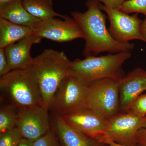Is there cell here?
<instances>
[{"label":"cell","instance_id":"3957f363","mask_svg":"<svg viewBox=\"0 0 146 146\" xmlns=\"http://www.w3.org/2000/svg\"><path fill=\"white\" fill-rule=\"evenodd\" d=\"M131 55L130 52H121L100 56H89L83 60L70 61L68 75L75 77L87 84L106 78L119 82L125 75L123 64Z\"/></svg>","mask_w":146,"mask_h":146},{"label":"cell","instance_id":"d6986e66","mask_svg":"<svg viewBox=\"0 0 146 146\" xmlns=\"http://www.w3.org/2000/svg\"><path fill=\"white\" fill-rule=\"evenodd\" d=\"M23 138L15 127L0 133V146H18Z\"/></svg>","mask_w":146,"mask_h":146},{"label":"cell","instance_id":"6da1fadb","mask_svg":"<svg viewBox=\"0 0 146 146\" xmlns=\"http://www.w3.org/2000/svg\"><path fill=\"white\" fill-rule=\"evenodd\" d=\"M97 0H88L85 12L73 11L72 17L81 28L85 41L84 56L101 52H131L135 47L133 43H121L113 39L106 28V16L102 12Z\"/></svg>","mask_w":146,"mask_h":146},{"label":"cell","instance_id":"44dd1931","mask_svg":"<svg viewBox=\"0 0 146 146\" xmlns=\"http://www.w3.org/2000/svg\"><path fill=\"white\" fill-rule=\"evenodd\" d=\"M124 111L139 116L146 115V94L139 96Z\"/></svg>","mask_w":146,"mask_h":146},{"label":"cell","instance_id":"7c38bea8","mask_svg":"<svg viewBox=\"0 0 146 146\" xmlns=\"http://www.w3.org/2000/svg\"><path fill=\"white\" fill-rule=\"evenodd\" d=\"M51 129L61 146H103L104 144L68 125L60 115L53 114Z\"/></svg>","mask_w":146,"mask_h":146},{"label":"cell","instance_id":"277c9868","mask_svg":"<svg viewBox=\"0 0 146 146\" xmlns=\"http://www.w3.org/2000/svg\"><path fill=\"white\" fill-rule=\"evenodd\" d=\"M0 89L9 103L18 109L42 106V95L31 66L11 71L1 77Z\"/></svg>","mask_w":146,"mask_h":146},{"label":"cell","instance_id":"d4e9b609","mask_svg":"<svg viewBox=\"0 0 146 146\" xmlns=\"http://www.w3.org/2000/svg\"><path fill=\"white\" fill-rule=\"evenodd\" d=\"M99 2L104 3V5L116 9H119L120 6L123 3L125 0H97Z\"/></svg>","mask_w":146,"mask_h":146},{"label":"cell","instance_id":"ffe728a7","mask_svg":"<svg viewBox=\"0 0 146 146\" xmlns=\"http://www.w3.org/2000/svg\"><path fill=\"white\" fill-rule=\"evenodd\" d=\"M118 9L127 14L143 13L146 17V0H126Z\"/></svg>","mask_w":146,"mask_h":146},{"label":"cell","instance_id":"5b68a950","mask_svg":"<svg viewBox=\"0 0 146 146\" xmlns=\"http://www.w3.org/2000/svg\"><path fill=\"white\" fill-rule=\"evenodd\" d=\"M119 81L112 78L89 84L85 108L108 120L120 110Z\"/></svg>","mask_w":146,"mask_h":146},{"label":"cell","instance_id":"f1b7e54d","mask_svg":"<svg viewBox=\"0 0 146 146\" xmlns=\"http://www.w3.org/2000/svg\"><path fill=\"white\" fill-rule=\"evenodd\" d=\"M23 0H0V5L10 4L13 3L22 1Z\"/></svg>","mask_w":146,"mask_h":146},{"label":"cell","instance_id":"4dcf8cb0","mask_svg":"<svg viewBox=\"0 0 146 146\" xmlns=\"http://www.w3.org/2000/svg\"><path fill=\"white\" fill-rule=\"evenodd\" d=\"M125 1H126V0H125Z\"/></svg>","mask_w":146,"mask_h":146},{"label":"cell","instance_id":"ba28073f","mask_svg":"<svg viewBox=\"0 0 146 146\" xmlns=\"http://www.w3.org/2000/svg\"><path fill=\"white\" fill-rule=\"evenodd\" d=\"M33 34L57 42H70L82 38L84 35L76 21L72 17H53L39 20L32 27Z\"/></svg>","mask_w":146,"mask_h":146},{"label":"cell","instance_id":"4316f807","mask_svg":"<svg viewBox=\"0 0 146 146\" xmlns=\"http://www.w3.org/2000/svg\"><path fill=\"white\" fill-rule=\"evenodd\" d=\"M101 142L102 143L105 144L107 146H125L119 145V144L114 143L112 141L106 140V139H103L102 140Z\"/></svg>","mask_w":146,"mask_h":146},{"label":"cell","instance_id":"8fae6325","mask_svg":"<svg viewBox=\"0 0 146 146\" xmlns=\"http://www.w3.org/2000/svg\"><path fill=\"white\" fill-rule=\"evenodd\" d=\"M61 117L72 127L99 142L103 137L107 127L108 120L87 108Z\"/></svg>","mask_w":146,"mask_h":146},{"label":"cell","instance_id":"30bf717a","mask_svg":"<svg viewBox=\"0 0 146 146\" xmlns=\"http://www.w3.org/2000/svg\"><path fill=\"white\" fill-rule=\"evenodd\" d=\"M15 127L24 138L36 141L51 129L48 110L42 106L18 108Z\"/></svg>","mask_w":146,"mask_h":146},{"label":"cell","instance_id":"8992f818","mask_svg":"<svg viewBox=\"0 0 146 146\" xmlns=\"http://www.w3.org/2000/svg\"><path fill=\"white\" fill-rule=\"evenodd\" d=\"M89 84L67 75L55 93L49 110L60 116L85 108Z\"/></svg>","mask_w":146,"mask_h":146},{"label":"cell","instance_id":"ac0fdd59","mask_svg":"<svg viewBox=\"0 0 146 146\" xmlns=\"http://www.w3.org/2000/svg\"><path fill=\"white\" fill-rule=\"evenodd\" d=\"M18 108L8 104L1 105L0 108V133L16 127Z\"/></svg>","mask_w":146,"mask_h":146},{"label":"cell","instance_id":"5bb4252c","mask_svg":"<svg viewBox=\"0 0 146 146\" xmlns=\"http://www.w3.org/2000/svg\"><path fill=\"white\" fill-rule=\"evenodd\" d=\"M42 39L32 34L6 47V55L11 70L30 67L33 58L31 54L32 47L40 43Z\"/></svg>","mask_w":146,"mask_h":146},{"label":"cell","instance_id":"603a6c76","mask_svg":"<svg viewBox=\"0 0 146 146\" xmlns=\"http://www.w3.org/2000/svg\"><path fill=\"white\" fill-rule=\"evenodd\" d=\"M11 71L6 55L5 48H0V77L5 75Z\"/></svg>","mask_w":146,"mask_h":146},{"label":"cell","instance_id":"cb8c5ba5","mask_svg":"<svg viewBox=\"0 0 146 146\" xmlns=\"http://www.w3.org/2000/svg\"><path fill=\"white\" fill-rule=\"evenodd\" d=\"M136 141L137 146H146V125L137 131Z\"/></svg>","mask_w":146,"mask_h":146},{"label":"cell","instance_id":"f546056e","mask_svg":"<svg viewBox=\"0 0 146 146\" xmlns=\"http://www.w3.org/2000/svg\"><path fill=\"white\" fill-rule=\"evenodd\" d=\"M103 146H106V145H105V144H104V145H103Z\"/></svg>","mask_w":146,"mask_h":146},{"label":"cell","instance_id":"e0dca14e","mask_svg":"<svg viewBox=\"0 0 146 146\" xmlns=\"http://www.w3.org/2000/svg\"><path fill=\"white\" fill-rule=\"evenodd\" d=\"M22 2L30 14L41 20L53 17L63 18V15L54 9L52 0H23Z\"/></svg>","mask_w":146,"mask_h":146},{"label":"cell","instance_id":"83f0119b","mask_svg":"<svg viewBox=\"0 0 146 146\" xmlns=\"http://www.w3.org/2000/svg\"><path fill=\"white\" fill-rule=\"evenodd\" d=\"M141 30L142 35L146 39V17L141 24Z\"/></svg>","mask_w":146,"mask_h":146},{"label":"cell","instance_id":"484cf974","mask_svg":"<svg viewBox=\"0 0 146 146\" xmlns=\"http://www.w3.org/2000/svg\"><path fill=\"white\" fill-rule=\"evenodd\" d=\"M33 141L23 138L18 146H33Z\"/></svg>","mask_w":146,"mask_h":146},{"label":"cell","instance_id":"4fadbf2b","mask_svg":"<svg viewBox=\"0 0 146 146\" xmlns=\"http://www.w3.org/2000/svg\"><path fill=\"white\" fill-rule=\"evenodd\" d=\"M120 108L124 111L127 108L146 90V71L136 68L128 73L119 85Z\"/></svg>","mask_w":146,"mask_h":146},{"label":"cell","instance_id":"7a4b0ae2","mask_svg":"<svg viewBox=\"0 0 146 146\" xmlns=\"http://www.w3.org/2000/svg\"><path fill=\"white\" fill-rule=\"evenodd\" d=\"M70 61L64 52L52 49H46L33 58L31 66L39 84L42 106L48 111L55 93L68 75Z\"/></svg>","mask_w":146,"mask_h":146},{"label":"cell","instance_id":"9a60e30c","mask_svg":"<svg viewBox=\"0 0 146 146\" xmlns=\"http://www.w3.org/2000/svg\"><path fill=\"white\" fill-rule=\"evenodd\" d=\"M33 34L30 27L13 23L0 18V48H5Z\"/></svg>","mask_w":146,"mask_h":146},{"label":"cell","instance_id":"52a82bcc","mask_svg":"<svg viewBox=\"0 0 146 146\" xmlns=\"http://www.w3.org/2000/svg\"><path fill=\"white\" fill-rule=\"evenodd\" d=\"M146 125V115L139 116L128 113H118L107 121L103 139L125 146H137V131Z\"/></svg>","mask_w":146,"mask_h":146},{"label":"cell","instance_id":"9c48e42d","mask_svg":"<svg viewBox=\"0 0 146 146\" xmlns=\"http://www.w3.org/2000/svg\"><path fill=\"white\" fill-rule=\"evenodd\" d=\"M100 7L107 14L110 22L108 31L115 40L125 43L137 39L146 43V39L141 32L143 21L138 18L137 14L129 16L118 9L110 8L101 3Z\"/></svg>","mask_w":146,"mask_h":146},{"label":"cell","instance_id":"7402d4cb","mask_svg":"<svg viewBox=\"0 0 146 146\" xmlns=\"http://www.w3.org/2000/svg\"><path fill=\"white\" fill-rule=\"evenodd\" d=\"M33 146H61L54 132L50 130L44 136L33 141Z\"/></svg>","mask_w":146,"mask_h":146},{"label":"cell","instance_id":"2e32d148","mask_svg":"<svg viewBox=\"0 0 146 146\" xmlns=\"http://www.w3.org/2000/svg\"><path fill=\"white\" fill-rule=\"evenodd\" d=\"M0 18L13 23L31 28L40 20L30 14L24 7L22 1L0 5Z\"/></svg>","mask_w":146,"mask_h":146}]
</instances>
